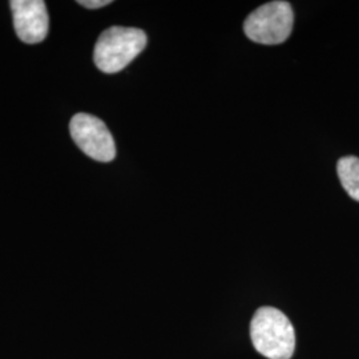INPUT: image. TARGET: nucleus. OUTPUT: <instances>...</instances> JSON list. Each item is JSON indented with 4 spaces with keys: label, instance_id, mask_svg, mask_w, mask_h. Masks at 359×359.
I'll return each mask as SVG.
<instances>
[{
    "label": "nucleus",
    "instance_id": "nucleus-2",
    "mask_svg": "<svg viewBox=\"0 0 359 359\" xmlns=\"http://www.w3.org/2000/svg\"><path fill=\"white\" fill-rule=\"evenodd\" d=\"M147 46V35L142 29L132 27H111L99 36L93 60L105 74H116L142 53Z\"/></svg>",
    "mask_w": 359,
    "mask_h": 359
},
{
    "label": "nucleus",
    "instance_id": "nucleus-5",
    "mask_svg": "<svg viewBox=\"0 0 359 359\" xmlns=\"http://www.w3.org/2000/svg\"><path fill=\"white\" fill-rule=\"evenodd\" d=\"M16 35L27 44L43 41L50 27V18L43 0H13L10 3Z\"/></svg>",
    "mask_w": 359,
    "mask_h": 359
},
{
    "label": "nucleus",
    "instance_id": "nucleus-3",
    "mask_svg": "<svg viewBox=\"0 0 359 359\" xmlns=\"http://www.w3.org/2000/svg\"><path fill=\"white\" fill-rule=\"evenodd\" d=\"M294 23L292 6L287 1H270L250 13L244 23L246 36L259 44H281L290 36Z\"/></svg>",
    "mask_w": 359,
    "mask_h": 359
},
{
    "label": "nucleus",
    "instance_id": "nucleus-7",
    "mask_svg": "<svg viewBox=\"0 0 359 359\" xmlns=\"http://www.w3.org/2000/svg\"><path fill=\"white\" fill-rule=\"evenodd\" d=\"M80 6L86 7V8H90V10H95V8H102L105 7L108 4H111L112 1L111 0H80L77 1Z\"/></svg>",
    "mask_w": 359,
    "mask_h": 359
},
{
    "label": "nucleus",
    "instance_id": "nucleus-6",
    "mask_svg": "<svg viewBox=\"0 0 359 359\" xmlns=\"http://www.w3.org/2000/svg\"><path fill=\"white\" fill-rule=\"evenodd\" d=\"M338 177L347 194L359 201V158L355 156H346L339 158L337 164Z\"/></svg>",
    "mask_w": 359,
    "mask_h": 359
},
{
    "label": "nucleus",
    "instance_id": "nucleus-1",
    "mask_svg": "<svg viewBox=\"0 0 359 359\" xmlns=\"http://www.w3.org/2000/svg\"><path fill=\"white\" fill-rule=\"evenodd\" d=\"M250 338L257 351L268 359H290L295 350V332L281 310L258 309L250 322Z\"/></svg>",
    "mask_w": 359,
    "mask_h": 359
},
{
    "label": "nucleus",
    "instance_id": "nucleus-4",
    "mask_svg": "<svg viewBox=\"0 0 359 359\" xmlns=\"http://www.w3.org/2000/svg\"><path fill=\"white\" fill-rule=\"evenodd\" d=\"M69 132L77 147L90 158L100 163H109L115 158V140L109 129L96 116H74L69 123Z\"/></svg>",
    "mask_w": 359,
    "mask_h": 359
}]
</instances>
